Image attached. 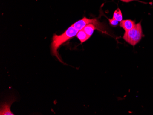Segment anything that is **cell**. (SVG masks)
<instances>
[{
	"instance_id": "1",
	"label": "cell",
	"mask_w": 153,
	"mask_h": 115,
	"mask_svg": "<svg viewBox=\"0 0 153 115\" xmlns=\"http://www.w3.org/2000/svg\"><path fill=\"white\" fill-rule=\"evenodd\" d=\"M78 32V30L75 29L73 25H71L61 35H58L55 33L53 35L52 42L51 44V51L52 55L56 56L59 61L63 62L58 54V49L61 45L76 36Z\"/></svg>"
},
{
	"instance_id": "2",
	"label": "cell",
	"mask_w": 153,
	"mask_h": 115,
	"mask_svg": "<svg viewBox=\"0 0 153 115\" xmlns=\"http://www.w3.org/2000/svg\"><path fill=\"white\" fill-rule=\"evenodd\" d=\"M143 36L141 23H138L130 30L125 32L123 38L127 42L135 46L140 42Z\"/></svg>"
},
{
	"instance_id": "3",
	"label": "cell",
	"mask_w": 153,
	"mask_h": 115,
	"mask_svg": "<svg viewBox=\"0 0 153 115\" xmlns=\"http://www.w3.org/2000/svg\"><path fill=\"white\" fill-rule=\"evenodd\" d=\"M94 24L96 25L99 30L103 32V26L96 19H89L86 17H83L82 19L76 21L72 25L75 29L78 31H79L83 29L88 24Z\"/></svg>"
},
{
	"instance_id": "4",
	"label": "cell",
	"mask_w": 153,
	"mask_h": 115,
	"mask_svg": "<svg viewBox=\"0 0 153 115\" xmlns=\"http://www.w3.org/2000/svg\"><path fill=\"white\" fill-rule=\"evenodd\" d=\"M6 101V102L3 103L1 106V111L0 115H13L14 114L12 112L10 109L11 105L13 101Z\"/></svg>"
},
{
	"instance_id": "5",
	"label": "cell",
	"mask_w": 153,
	"mask_h": 115,
	"mask_svg": "<svg viewBox=\"0 0 153 115\" xmlns=\"http://www.w3.org/2000/svg\"><path fill=\"white\" fill-rule=\"evenodd\" d=\"M135 25V22L130 19L123 20L120 23V26L125 31H128L133 29Z\"/></svg>"
},
{
	"instance_id": "6",
	"label": "cell",
	"mask_w": 153,
	"mask_h": 115,
	"mask_svg": "<svg viewBox=\"0 0 153 115\" xmlns=\"http://www.w3.org/2000/svg\"><path fill=\"white\" fill-rule=\"evenodd\" d=\"M76 37L80 41L81 44L85 42L90 37L85 32L83 29L79 31L76 34Z\"/></svg>"
},
{
	"instance_id": "7",
	"label": "cell",
	"mask_w": 153,
	"mask_h": 115,
	"mask_svg": "<svg viewBox=\"0 0 153 115\" xmlns=\"http://www.w3.org/2000/svg\"><path fill=\"white\" fill-rule=\"evenodd\" d=\"M85 32L89 36H91L95 30H98V28L95 25L93 24H89L86 26L83 29Z\"/></svg>"
},
{
	"instance_id": "8",
	"label": "cell",
	"mask_w": 153,
	"mask_h": 115,
	"mask_svg": "<svg viewBox=\"0 0 153 115\" xmlns=\"http://www.w3.org/2000/svg\"><path fill=\"white\" fill-rule=\"evenodd\" d=\"M113 18L117 20L118 22H121L123 20V17L122 11L119 8L115 10L113 13Z\"/></svg>"
},
{
	"instance_id": "9",
	"label": "cell",
	"mask_w": 153,
	"mask_h": 115,
	"mask_svg": "<svg viewBox=\"0 0 153 115\" xmlns=\"http://www.w3.org/2000/svg\"><path fill=\"white\" fill-rule=\"evenodd\" d=\"M108 20H109L110 24L112 27L117 26L119 24V22L117 21V20L115 19L114 18H112L111 19H109Z\"/></svg>"
}]
</instances>
